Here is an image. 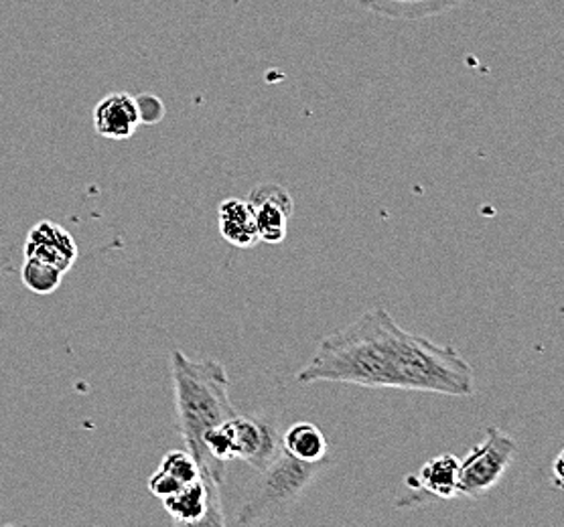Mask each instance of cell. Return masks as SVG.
Instances as JSON below:
<instances>
[{"mask_svg": "<svg viewBox=\"0 0 564 527\" xmlns=\"http://www.w3.org/2000/svg\"><path fill=\"white\" fill-rule=\"evenodd\" d=\"M134 100L139 106L141 124H156L161 118L165 117V106L153 94H142V96H137Z\"/></svg>", "mask_w": 564, "mask_h": 527, "instance_id": "cell-15", "label": "cell"}, {"mask_svg": "<svg viewBox=\"0 0 564 527\" xmlns=\"http://www.w3.org/2000/svg\"><path fill=\"white\" fill-rule=\"evenodd\" d=\"M171 373L181 437L187 452L199 466L212 502L224 509L221 483L226 473L209 461L204 449V437L238 414L230 399V377L219 361H193L180 349L171 351Z\"/></svg>", "mask_w": 564, "mask_h": 527, "instance_id": "cell-2", "label": "cell"}, {"mask_svg": "<svg viewBox=\"0 0 564 527\" xmlns=\"http://www.w3.org/2000/svg\"><path fill=\"white\" fill-rule=\"evenodd\" d=\"M141 127L139 106L134 96L116 91L94 108V129L110 141H127Z\"/></svg>", "mask_w": 564, "mask_h": 527, "instance_id": "cell-9", "label": "cell"}, {"mask_svg": "<svg viewBox=\"0 0 564 527\" xmlns=\"http://www.w3.org/2000/svg\"><path fill=\"white\" fill-rule=\"evenodd\" d=\"M64 276V272L59 268H55L47 262L35 260V257H25L23 268H21L23 284L35 295H52L59 288Z\"/></svg>", "mask_w": 564, "mask_h": 527, "instance_id": "cell-14", "label": "cell"}, {"mask_svg": "<svg viewBox=\"0 0 564 527\" xmlns=\"http://www.w3.org/2000/svg\"><path fill=\"white\" fill-rule=\"evenodd\" d=\"M195 479H202V473L192 454L187 450H171L149 479V491L163 502Z\"/></svg>", "mask_w": 564, "mask_h": 527, "instance_id": "cell-11", "label": "cell"}, {"mask_svg": "<svg viewBox=\"0 0 564 527\" xmlns=\"http://www.w3.org/2000/svg\"><path fill=\"white\" fill-rule=\"evenodd\" d=\"M327 447V438L321 432L319 426L311 422H296L282 435V449L305 463L325 461Z\"/></svg>", "mask_w": 564, "mask_h": 527, "instance_id": "cell-13", "label": "cell"}, {"mask_svg": "<svg viewBox=\"0 0 564 527\" xmlns=\"http://www.w3.org/2000/svg\"><path fill=\"white\" fill-rule=\"evenodd\" d=\"M169 517L181 526H224L226 517L212 502L204 479H195L189 485L163 499Z\"/></svg>", "mask_w": 564, "mask_h": 527, "instance_id": "cell-7", "label": "cell"}, {"mask_svg": "<svg viewBox=\"0 0 564 527\" xmlns=\"http://www.w3.org/2000/svg\"><path fill=\"white\" fill-rule=\"evenodd\" d=\"M246 201L257 218L258 238L267 244H281L289 233V221L295 213L291 194L279 183H260Z\"/></svg>", "mask_w": 564, "mask_h": 527, "instance_id": "cell-6", "label": "cell"}, {"mask_svg": "<svg viewBox=\"0 0 564 527\" xmlns=\"http://www.w3.org/2000/svg\"><path fill=\"white\" fill-rule=\"evenodd\" d=\"M463 2L467 0H359L364 9L392 21H423L449 13Z\"/></svg>", "mask_w": 564, "mask_h": 527, "instance_id": "cell-12", "label": "cell"}, {"mask_svg": "<svg viewBox=\"0 0 564 527\" xmlns=\"http://www.w3.org/2000/svg\"><path fill=\"white\" fill-rule=\"evenodd\" d=\"M296 380L397 387L451 398L475 394L474 367L457 349L404 331L384 307L366 310L346 329L323 337Z\"/></svg>", "mask_w": 564, "mask_h": 527, "instance_id": "cell-1", "label": "cell"}, {"mask_svg": "<svg viewBox=\"0 0 564 527\" xmlns=\"http://www.w3.org/2000/svg\"><path fill=\"white\" fill-rule=\"evenodd\" d=\"M219 235L240 250H250L260 242L257 218L246 199L230 197L218 207Z\"/></svg>", "mask_w": 564, "mask_h": 527, "instance_id": "cell-10", "label": "cell"}, {"mask_svg": "<svg viewBox=\"0 0 564 527\" xmlns=\"http://www.w3.org/2000/svg\"><path fill=\"white\" fill-rule=\"evenodd\" d=\"M516 440L498 426H489L486 440L462 459L459 497L479 499L500 483L516 459Z\"/></svg>", "mask_w": 564, "mask_h": 527, "instance_id": "cell-4", "label": "cell"}, {"mask_svg": "<svg viewBox=\"0 0 564 527\" xmlns=\"http://www.w3.org/2000/svg\"><path fill=\"white\" fill-rule=\"evenodd\" d=\"M459 466L462 459L449 452L431 459L416 475L406 476L409 495H402L397 507L459 497Z\"/></svg>", "mask_w": 564, "mask_h": 527, "instance_id": "cell-5", "label": "cell"}, {"mask_svg": "<svg viewBox=\"0 0 564 527\" xmlns=\"http://www.w3.org/2000/svg\"><path fill=\"white\" fill-rule=\"evenodd\" d=\"M329 464V459L305 463L282 449L264 469L258 471V479L252 483L236 521L240 526H252L286 512Z\"/></svg>", "mask_w": 564, "mask_h": 527, "instance_id": "cell-3", "label": "cell"}, {"mask_svg": "<svg viewBox=\"0 0 564 527\" xmlns=\"http://www.w3.org/2000/svg\"><path fill=\"white\" fill-rule=\"evenodd\" d=\"M25 257L47 262L65 274L76 264V240L59 223H55L52 219H43L26 233Z\"/></svg>", "mask_w": 564, "mask_h": 527, "instance_id": "cell-8", "label": "cell"}, {"mask_svg": "<svg viewBox=\"0 0 564 527\" xmlns=\"http://www.w3.org/2000/svg\"><path fill=\"white\" fill-rule=\"evenodd\" d=\"M554 481H556V487H561L563 485V452L556 457V461H554Z\"/></svg>", "mask_w": 564, "mask_h": 527, "instance_id": "cell-16", "label": "cell"}]
</instances>
